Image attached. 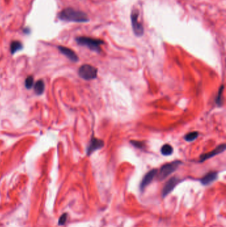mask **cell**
<instances>
[{"instance_id":"6da1fadb","label":"cell","mask_w":226,"mask_h":227,"mask_svg":"<svg viewBox=\"0 0 226 227\" xmlns=\"http://www.w3.org/2000/svg\"><path fill=\"white\" fill-rule=\"evenodd\" d=\"M58 18L65 21L86 23L89 21L88 15L84 11L76 10L72 7L64 9L58 14Z\"/></svg>"},{"instance_id":"7a4b0ae2","label":"cell","mask_w":226,"mask_h":227,"mask_svg":"<svg viewBox=\"0 0 226 227\" xmlns=\"http://www.w3.org/2000/svg\"><path fill=\"white\" fill-rule=\"evenodd\" d=\"M76 41L78 45L86 47L91 51L98 53H100L102 51L101 45L104 43L102 40L88 37H78L76 38Z\"/></svg>"},{"instance_id":"3957f363","label":"cell","mask_w":226,"mask_h":227,"mask_svg":"<svg viewBox=\"0 0 226 227\" xmlns=\"http://www.w3.org/2000/svg\"><path fill=\"white\" fill-rule=\"evenodd\" d=\"M182 164L180 161H175L171 163H166L160 167L159 173V179L160 181H163L166 179L168 176L178 169V167Z\"/></svg>"},{"instance_id":"277c9868","label":"cell","mask_w":226,"mask_h":227,"mask_svg":"<svg viewBox=\"0 0 226 227\" xmlns=\"http://www.w3.org/2000/svg\"><path fill=\"white\" fill-rule=\"evenodd\" d=\"M78 74L86 81L95 79L98 75V69L90 65H83L79 68Z\"/></svg>"},{"instance_id":"5b68a950","label":"cell","mask_w":226,"mask_h":227,"mask_svg":"<svg viewBox=\"0 0 226 227\" xmlns=\"http://www.w3.org/2000/svg\"><path fill=\"white\" fill-rule=\"evenodd\" d=\"M139 11L138 9H135L132 11L131 14V25L134 33L137 37H141L144 33V27L143 23L139 19Z\"/></svg>"},{"instance_id":"8992f818","label":"cell","mask_w":226,"mask_h":227,"mask_svg":"<svg viewBox=\"0 0 226 227\" xmlns=\"http://www.w3.org/2000/svg\"><path fill=\"white\" fill-rule=\"evenodd\" d=\"M104 146V142L102 140L95 138L94 136H92L90 143L88 144V146L86 149V153L88 156H90L93 153L95 152L96 151L102 149Z\"/></svg>"},{"instance_id":"52a82bcc","label":"cell","mask_w":226,"mask_h":227,"mask_svg":"<svg viewBox=\"0 0 226 227\" xmlns=\"http://www.w3.org/2000/svg\"><path fill=\"white\" fill-rule=\"evenodd\" d=\"M180 182V179L176 177H173L171 178L164 185L163 189L162 190V197L164 198L167 197L168 195L170 194L173 191L176 186L178 185V183Z\"/></svg>"},{"instance_id":"ba28073f","label":"cell","mask_w":226,"mask_h":227,"mask_svg":"<svg viewBox=\"0 0 226 227\" xmlns=\"http://www.w3.org/2000/svg\"><path fill=\"white\" fill-rule=\"evenodd\" d=\"M156 174L157 169H153L151 171H149V172L145 175L142 179V181H141L140 183V190L142 191H144V189L153 181Z\"/></svg>"},{"instance_id":"9c48e42d","label":"cell","mask_w":226,"mask_h":227,"mask_svg":"<svg viewBox=\"0 0 226 227\" xmlns=\"http://www.w3.org/2000/svg\"><path fill=\"white\" fill-rule=\"evenodd\" d=\"M225 143H223V144H221V145H219L218 146H217L216 149H214L213 150H212V151H210V152H208V153H204L202 155H200V162H203L205 160H207V159H210L213 157L216 156V155H218L221 153L224 152V151H225Z\"/></svg>"},{"instance_id":"30bf717a","label":"cell","mask_w":226,"mask_h":227,"mask_svg":"<svg viewBox=\"0 0 226 227\" xmlns=\"http://www.w3.org/2000/svg\"><path fill=\"white\" fill-rule=\"evenodd\" d=\"M58 49L60 53L65 56V57H66L68 59L70 60L72 62L78 61V55H76V53L73 50H72L70 48H68L64 46H58Z\"/></svg>"},{"instance_id":"8fae6325","label":"cell","mask_w":226,"mask_h":227,"mask_svg":"<svg viewBox=\"0 0 226 227\" xmlns=\"http://www.w3.org/2000/svg\"><path fill=\"white\" fill-rule=\"evenodd\" d=\"M218 177V174L216 171L209 172L200 179V182L204 185H208L215 181Z\"/></svg>"},{"instance_id":"7c38bea8","label":"cell","mask_w":226,"mask_h":227,"mask_svg":"<svg viewBox=\"0 0 226 227\" xmlns=\"http://www.w3.org/2000/svg\"><path fill=\"white\" fill-rule=\"evenodd\" d=\"M45 89V82L43 80H39L34 85V90L37 95H41L43 94Z\"/></svg>"},{"instance_id":"4fadbf2b","label":"cell","mask_w":226,"mask_h":227,"mask_svg":"<svg viewBox=\"0 0 226 227\" xmlns=\"http://www.w3.org/2000/svg\"><path fill=\"white\" fill-rule=\"evenodd\" d=\"M23 49V44L19 41H12L10 45V52L12 55H14L19 51Z\"/></svg>"},{"instance_id":"5bb4252c","label":"cell","mask_w":226,"mask_h":227,"mask_svg":"<svg viewBox=\"0 0 226 227\" xmlns=\"http://www.w3.org/2000/svg\"><path fill=\"white\" fill-rule=\"evenodd\" d=\"M161 153L164 156H168L173 153L172 147L169 144H164L160 149Z\"/></svg>"},{"instance_id":"9a60e30c","label":"cell","mask_w":226,"mask_h":227,"mask_svg":"<svg viewBox=\"0 0 226 227\" xmlns=\"http://www.w3.org/2000/svg\"><path fill=\"white\" fill-rule=\"evenodd\" d=\"M224 85H221L220 88L219 89V91H218V93H217V97H216V104L218 106H222V104H223V100H222V94H223V91H224Z\"/></svg>"},{"instance_id":"2e32d148","label":"cell","mask_w":226,"mask_h":227,"mask_svg":"<svg viewBox=\"0 0 226 227\" xmlns=\"http://www.w3.org/2000/svg\"><path fill=\"white\" fill-rule=\"evenodd\" d=\"M198 135H199V133L198 132V131H192V132H190L185 135L184 139L187 142H192V141H194L195 139L198 137Z\"/></svg>"},{"instance_id":"e0dca14e","label":"cell","mask_w":226,"mask_h":227,"mask_svg":"<svg viewBox=\"0 0 226 227\" xmlns=\"http://www.w3.org/2000/svg\"><path fill=\"white\" fill-rule=\"evenodd\" d=\"M34 84V78L32 76H29L26 78L25 81V86L26 87V89H31L33 88Z\"/></svg>"},{"instance_id":"ac0fdd59","label":"cell","mask_w":226,"mask_h":227,"mask_svg":"<svg viewBox=\"0 0 226 227\" xmlns=\"http://www.w3.org/2000/svg\"><path fill=\"white\" fill-rule=\"evenodd\" d=\"M131 144L134 147H137L139 149H142L145 146V142H141V141H136V140H131L130 142Z\"/></svg>"}]
</instances>
